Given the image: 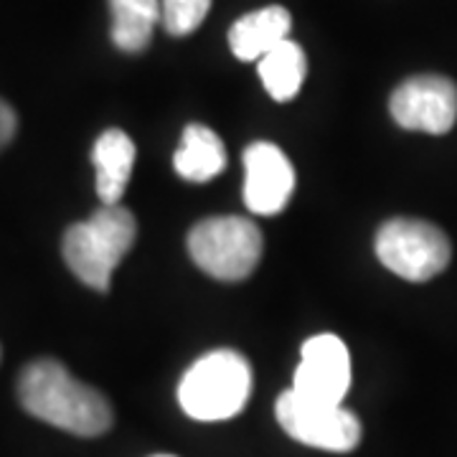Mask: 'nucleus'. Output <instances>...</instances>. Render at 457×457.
I'll use <instances>...</instances> for the list:
<instances>
[{
	"instance_id": "obj_1",
	"label": "nucleus",
	"mask_w": 457,
	"mask_h": 457,
	"mask_svg": "<svg viewBox=\"0 0 457 457\" xmlns=\"http://www.w3.org/2000/svg\"><path fill=\"white\" fill-rule=\"evenodd\" d=\"M18 399L36 420L77 437H97L112 427L110 402L54 359H38L23 369Z\"/></svg>"
},
{
	"instance_id": "obj_2",
	"label": "nucleus",
	"mask_w": 457,
	"mask_h": 457,
	"mask_svg": "<svg viewBox=\"0 0 457 457\" xmlns=\"http://www.w3.org/2000/svg\"><path fill=\"white\" fill-rule=\"evenodd\" d=\"M135 234L137 224L128 209L120 204L102 206L87 221L66 228L62 245L66 264L87 287L107 293L117 264L135 245Z\"/></svg>"
},
{
	"instance_id": "obj_3",
	"label": "nucleus",
	"mask_w": 457,
	"mask_h": 457,
	"mask_svg": "<svg viewBox=\"0 0 457 457\" xmlns=\"http://www.w3.org/2000/svg\"><path fill=\"white\" fill-rule=\"evenodd\" d=\"M252 394L249 361L228 348L212 351L183 374L179 386L180 409L198 422L231 420L245 409Z\"/></svg>"
},
{
	"instance_id": "obj_4",
	"label": "nucleus",
	"mask_w": 457,
	"mask_h": 457,
	"mask_svg": "<svg viewBox=\"0 0 457 457\" xmlns=\"http://www.w3.org/2000/svg\"><path fill=\"white\" fill-rule=\"evenodd\" d=\"M188 252L206 275L237 282L249 278L260 264L262 231L254 221L239 216L204 219L188 234Z\"/></svg>"
},
{
	"instance_id": "obj_5",
	"label": "nucleus",
	"mask_w": 457,
	"mask_h": 457,
	"mask_svg": "<svg viewBox=\"0 0 457 457\" xmlns=\"http://www.w3.org/2000/svg\"><path fill=\"white\" fill-rule=\"evenodd\" d=\"M376 257L394 275L427 282L450 264L453 246L445 231L422 219H392L376 234Z\"/></svg>"
},
{
	"instance_id": "obj_6",
	"label": "nucleus",
	"mask_w": 457,
	"mask_h": 457,
	"mask_svg": "<svg viewBox=\"0 0 457 457\" xmlns=\"http://www.w3.org/2000/svg\"><path fill=\"white\" fill-rule=\"evenodd\" d=\"M279 427L308 447L328 453H351L361 442L359 417L341 404L315 402L297 392L279 394L275 404Z\"/></svg>"
},
{
	"instance_id": "obj_7",
	"label": "nucleus",
	"mask_w": 457,
	"mask_h": 457,
	"mask_svg": "<svg viewBox=\"0 0 457 457\" xmlns=\"http://www.w3.org/2000/svg\"><path fill=\"white\" fill-rule=\"evenodd\" d=\"M389 110L404 130L445 135L455 128L457 87L447 77L422 74L394 89Z\"/></svg>"
},
{
	"instance_id": "obj_8",
	"label": "nucleus",
	"mask_w": 457,
	"mask_h": 457,
	"mask_svg": "<svg viewBox=\"0 0 457 457\" xmlns=\"http://www.w3.org/2000/svg\"><path fill=\"white\" fill-rule=\"evenodd\" d=\"M351 389V353L333 333H320L303 343L293 392L315 402L341 404Z\"/></svg>"
},
{
	"instance_id": "obj_9",
	"label": "nucleus",
	"mask_w": 457,
	"mask_h": 457,
	"mask_svg": "<svg viewBox=\"0 0 457 457\" xmlns=\"http://www.w3.org/2000/svg\"><path fill=\"white\" fill-rule=\"evenodd\" d=\"M245 204L252 213L275 216L293 196L295 170L278 145L260 140L245 150Z\"/></svg>"
},
{
	"instance_id": "obj_10",
	"label": "nucleus",
	"mask_w": 457,
	"mask_h": 457,
	"mask_svg": "<svg viewBox=\"0 0 457 457\" xmlns=\"http://www.w3.org/2000/svg\"><path fill=\"white\" fill-rule=\"evenodd\" d=\"M293 16L282 5H267L242 16L228 31V46L239 62H260L264 54L287 41Z\"/></svg>"
},
{
	"instance_id": "obj_11",
	"label": "nucleus",
	"mask_w": 457,
	"mask_h": 457,
	"mask_svg": "<svg viewBox=\"0 0 457 457\" xmlns=\"http://www.w3.org/2000/svg\"><path fill=\"white\" fill-rule=\"evenodd\" d=\"M92 163L97 170V196L102 206H117L125 196L135 168V143L122 130L102 132L92 150Z\"/></svg>"
},
{
	"instance_id": "obj_12",
	"label": "nucleus",
	"mask_w": 457,
	"mask_h": 457,
	"mask_svg": "<svg viewBox=\"0 0 457 457\" xmlns=\"http://www.w3.org/2000/svg\"><path fill=\"white\" fill-rule=\"evenodd\" d=\"M173 165L180 179L206 183L216 179L227 165V150L219 135L206 125H188L180 147L173 155Z\"/></svg>"
},
{
	"instance_id": "obj_13",
	"label": "nucleus",
	"mask_w": 457,
	"mask_h": 457,
	"mask_svg": "<svg viewBox=\"0 0 457 457\" xmlns=\"http://www.w3.org/2000/svg\"><path fill=\"white\" fill-rule=\"evenodd\" d=\"M110 11L114 46L128 54L145 49L161 23V0H110Z\"/></svg>"
},
{
	"instance_id": "obj_14",
	"label": "nucleus",
	"mask_w": 457,
	"mask_h": 457,
	"mask_svg": "<svg viewBox=\"0 0 457 457\" xmlns=\"http://www.w3.org/2000/svg\"><path fill=\"white\" fill-rule=\"evenodd\" d=\"M257 64H260V77L264 89L278 102L293 99L300 92L303 82H305V71H308L305 51L290 38L282 41L270 54H264Z\"/></svg>"
},
{
	"instance_id": "obj_15",
	"label": "nucleus",
	"mask_w": 457,
	"mask_h": 457,
	"mask_svg": "<svg viewBox=\"0 0 457 457\" xmlns=\"http://www.w3.org/2000/svg\"><path fill=\"white\" fill-rule=\"evenodd\" d=\"M212 0H161V23L170 36H188L204 23Z\"/></svg>"
},
{
	"instance_id": "obj_16",
	"label": "nucleus",
	"mask_w": 457,
	"mask_h": 457,
	"mask_svg": "<svg viewBox=\"0 0 457 457\" xmlns=\"http://www.w3.org/2000/svg\"><path fill=\"white\" fill-rule=\"evenodd\" d=\"M16 128H18V117L16 112H13V107H11L8 102H3V99H0V150L13 140Z\"/></svg>"
},
{
	"instance_id": "obj_17",
	"label": "nucleus",
	"mask_w": 457,
	"mask_h": 457,
	"mask_svg": "<svg viewBox=\"0 0 457 457\" xmlns=\"http://www.w3.org/2000/svg\"><path fill=\"white\" fill-rule=\"evenodd\" d=\"M155 457H170V455H155Z\"/></svg>"
}]
</instances>
